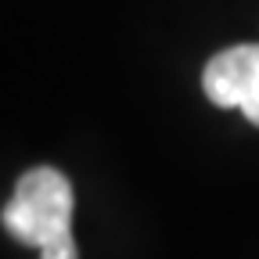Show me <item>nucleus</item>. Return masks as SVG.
Listing matches in <instances>:
<instances>
[{"mask_svg": "<svg viewBox=\"0 0 259 259\" xmlns=\"http://www.w3.org/2000/svg\"><path fill=\"white\" fill-rule=\"evenodd\" d=\"M72 209L76 194L69 177L58 173L54 166H36L15 184V194L4 205L0 220L11 238L32 245L40 259H79L72 238Z\"/></svg>", "mask_w": 259, "mask_h": 259, "instance_id": "1", "label": "nucleus"}, {"mask_svg": "<svg viewBox=\"0 0 259 259\" xmlns=\"http://www.w3.org/2000/svg\"><path fill=\"white\" fill-rule=\"evenodd\" d=\"M202 90L216 108H238L259 126V44H234L209 58Z\"/></svg>", "mask_w": 259, "mask_h": 259, "instance_id": "2", "label": "nucleus"}]
</instances>
